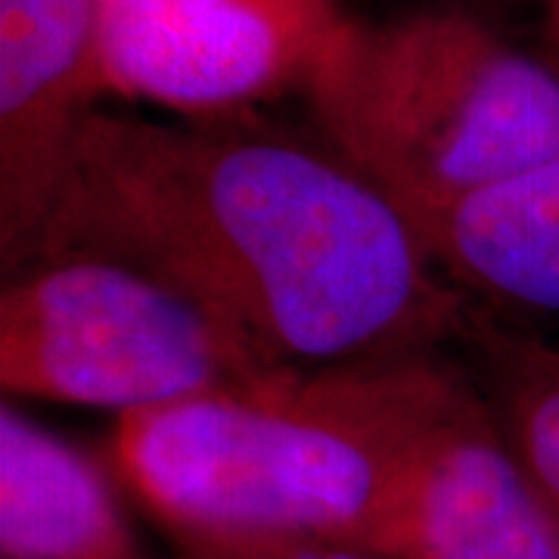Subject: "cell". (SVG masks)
<instances>
[{
    "mask_svg": "<svg viewBox=\"0 0 559 559\" xmlns=\"http://www.w3.org/2000/svg\"><path fill=\"white\" fill-rule=\"evenodd\" d=\"M441 352L277 367L116 419L109 466L165 538H311L377 550L426 439L469 392Z\"/></svg>",
    "mask_w": 559,
    "mask_h": 559,
    "instance_id": "obj_2",
    "label": "cell"
},
{
    "mask_svg": "<svg viewBox=\"0 0 559 559\" xmlns=\"http://www.w3.org/2000/svg\"><path fill=\"white\" fill-rule=\"evenodd\" d=\"M373 554L559 559L557 522L522 476L476 385L426 439Z\"/></svg>",
    "mask_w": 559,
    "mask_h": 559,
    "instance_id": "obj_6",
    "label": "cell"
},
{
    "mask_svg": "<svg viewBox=\"0 0 559 559\" xmlns=\"http://www.w3.org/2000/svg\"><path fill=\"white\" fill-rule=\"evenodd\" d=\"M330 146L404 212L559 153V72L463 10L348 16L305 81Z\"/></svg>",
    "mask_w": 559,
    "mask_h": 559,
    "instance_id": "obj_3",
    "label": "cell"
},
{
    "mask_svg": "<svg viewBox=\"0 0 559 559\" xmlns=\"http://www.w3.org/2000/svg\"><path fill=\"white\" fill-rule=\"evenodd\" d=\"M457 345L500 439L559 528V336L469 308Z\"/></svg>",
    "mask_w": 559,
    "mask_h": 559,
    "instance_id": "obj_9",
    "label": "cell"
},
{
    "mask_svg": "<svg viewBox=\"0 0 559 559\" xmlns=\"http://www.w3.org/2000/svg\"><path fill=\"white\" fill-rule=\"evenodd\" d=\"M293 367L267 358L168 280L91 252L40 255L0 289L7 399L112 411L205 399Z\"/></svg>",
    "mask_w": 559,
    "mask_h": 559,
    "instance_id": "obj_4",
    "label": "cell"
},
{
    "mask_svg": "<svg viewBox=\"0 0 559 559\" xmlns=\"http://www.w3.org/2000/svg\"><path fill=\"white\" fill-rule=\"evenodd\" d=\"M540 22H544V47H547V60L557 66L559 72V3H550L540 10Z\"/></svg>",
    "mask_w": 559,
    "mask_h": 559,
    "instance_id": "obj_12",
    "label": "cell"
},
{
    "mask_svg": "<svg viewBox=\"0 0 559 559\" xmlns=\"http://www.w3.org/2000/svg\"><path fill=\"white\" fill-rule=\"evenodd\" d=\"M171 559H389L373 550L311 538H218L180 535L168 538Z\"/></svg>",
    "mask_w": 559,
    "mask_h": 559,
    "instance_id": "obj_10",
    "label": "cell"
},
{
    "mask_svg": "<svg viewBox=\"0 0 559 559\" xmlns=\"http://www.w3.org/2000/svg\"><path fill=\"white\" fill-rule=\"evenodd\" d=\"M62 252L168 280L293 367L441 352L473 308L382 187L326 140L252 112L94 109L20 264Z\"/></svg>",
    "mask_w": 559,
    "mask_h": 559,
    "instance_id": "obj_1",
    "label": "cell"
},
{
    "mask_svg": "<svg viewBox=\"0 0 559 559\" xmlns=\"http://www.w3.org/2000/svg\"><path fill=\"white\" fill-rule=\"evenodd\" d=\"M121 479L13 401L0 407V559H150Z\"/></svg>",
    "mask_w": 559,
    "mask_h": 559,
    "instance_id": "obj_8",
    "label": "cell"
},
{
    "mask_svg": "<svg viewBox=\"0 0 559 559\" xmlns=\"http://www.w3.org/2000/svg\"><path fill=\"white\" fill-rule=\"evenodd\" d=\"M528 3H538L540 10H544V7H550V3H559V0H528Z\"/></svg>",
    "mask_w": 559,
    "mask_h": 559,
    "instance_id": "obj_13",
    "label": "cell"
},
{
    "mask_svg": "<svg viewBox=\"0 0 559 559\" xmlns=\"http://www.w3.org/2000/svg\"><path fill=\"white\" fill-rule=\"evenodd\" d=\"M106 97L103 0H0V264L32 249Z\"/></svg>",
    "mask_w": 559,
    "mask_h": 559,
    "instance_id": "obj_5",
    "label": "cell"
},
{
    "mask_svg": "<svg viewBox=\"0 0 559 559\" xmlns=\"http://www.w3.org/2000/svg\"><path fill=\"white\" fill-rule=\"evenodd\" d=\"M249 0H103V16H209Z\"/></svg>",
    "mask_w": 559,
    "mask_h": 559,
    "instance_id": "obj_11",
    "label": "cell"
},
{
    "mask_svg": "<svg viewBox=\"0 0 559 559\" xmlns=\"http://www.w3.org/2000/svg\"><path fill=\"white\" fill-rule=\"evenodd\" d=\"M407 218L473 308L559 336V153Z\"/></svg>",
    "mask_w": 559,
    "mask_h": 559,
    "instance_id": "obj_7",
    "label": "cell"
}]
</instances>
